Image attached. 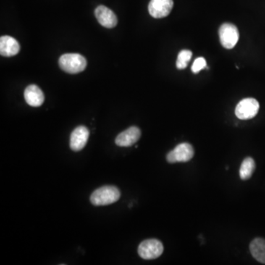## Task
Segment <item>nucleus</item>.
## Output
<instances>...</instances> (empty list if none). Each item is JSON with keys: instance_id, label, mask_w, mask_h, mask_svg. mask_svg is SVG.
<instances>
[{"instance_id": "1", "label": "nucleus", "mask_w": 265, "mask_h": 265, "mask_svg": "<svg viewBox=\"0 0 265 265\" xmlns=\"http://www.w3.org/2000/svg\"><path fill=\"white\" fill-rule=\"evenodd\" d=\"M120 191L114 186H105L92 193L90 200L94 206H107L118 201L120 198Z\"/></svg>"}, {"instance_id": "2", "label": "nucleus", "mask_w": 265, "mask_h": 265, "mask_svg": "<svg viewBox=\"0 0 265 265\" xmlns=\"http://www.w3.org/2000/svg\"><path fill=\"white\" fill-rule=\"evenodd\" d=\"M58 64L61 69L66 73L77 74L85 70L87 61L81 55L77 53H67L61 56Z\"/></svg>"}, {"instance_id": "3", "label": "nucleus", "mask_w": 265, "mask_h": 265, "mask_svg": "<svg viewBox=\"0 0 265 265\" xmlns=\"http://www.w3.org/2000/svg\"><path fill=\"white\" fill-rule=\"evenodd\" d=\"M164 246L159 240L150 239L143 241L138 248V253L144 259H155L162 254Z\"/></svg>"}, {"instance_id": "4", "label": "nucleus", "mask_w": 265, "mask_h": 265, "mask_svg": "<svg viewBox=\"0 0 265 265\" xmlns=\"http://www.w3.org/2000/svg\"><path fill=\"white\" fill-rule=\"evenodd\" d=\"M219 36L221 45L226 49L231 50L237 45L240 38L238 29L235 25L225 23L219 29Z\"/></svg>"}, {"instance_id": "5", "label": "nucleus", "mask_w": 265, "mask_h": 265, "mask_svg": "<svg viewBox=\"0 0 265 265\" xmlns=\"http://www.w3.org/2000/svg\"><path fill=\"white\" fill-rule=\"evenodd\" d=\"M259 103L253 98H245L241 100L235 109V114L242 120L252 119L258 114Z\"/></svg>"}, {"instance_id": "6", "label": "nucleus", "mask_w": 265, "mask_h": 265, "mask_svg": "<svg viewBox=\"0 0 265 265\" xmlns=\"http://www.w3.org/2000/svg\"><path fill=\"white\" fill-rule=\"evenodd\" d=\"M193 147L189 143L179 144L174 150L166 156V160L171 164L177 162H187L194 156Z\"/></svg>"}, {"instance_id": "7", "label": "nucleus", "mask_w": 265, "mask_h": 265, "mask_svg": "<svg viewBox=\"0 0 265 265\" xmlns=\"http://www.w3.org/2000/svg\"><path fill=\"white\" fill-rule=\"evenodd\" d=\"M173 0H150L148 11L156 19L167 17L173 8Z\"/></svg>"}, {"instance_id": "8", "label": "nucleus", "mask_w": 265, "mask_h": 265, "mask_svg": "<svg viewBox=\"0 0 265 265\" xmlns=\"http://www.w3.org/2000/svg\"><path fill=\"white\" fill-rule=\"evenodd\" d=\"M90 137V130L85 126H78L72 131L70 137V148L73 151L83 149Z\"/></svg>"}, {"instance_id": "9", "label": "nucleus", "mask_w": 265, "mask_h": 265, "mask_svg": "<svg viewBox=\"0 0 265 265\" xmlns=\"http://www.w3.org/2000/svg\"><path fill=\"white\" fill-rule=\"evenodd\" d=\"M141 137V130L136 126L129 127L116 137V145L119 147H130L137 143Z\"/></svg>"}, {"instance_id": "10", "label": "nucleus", "mask_w": 265, "mask_h": 265, "mask_svg": "<svg viewBox=\"0 0 265 265\" xmlns=\"http://www.w3.org/2000/svg\"><path fill=\"white\" fill-rule=\"evenodd\" d=\"M95 17L98 22L106 28H113L117 25V17L111 9L104 6H100L95 9Z\"/></svg>"}, {"instance_id": "11", "label": "nucleus", "mask_w": 265, "mask_h": 265, "mask_svg": "<svg viewBox=\"0 0 265 265\" xmlns=\"http://www.w3.org/2000/svg\"><path fill=\"white\" fill-rule=\"evenodd\" d=\"M20 51L19 42L9 35H5L0 38V54L5 57L16 56Z\"/></svg>"}, {"instance_id": "12", "label": "nucleus", "mask_w": 265, "mask_h": 265, "mask_svg": "<svg viewBox=\"0 0 265 265\" xmlns=\"http://www.w3.org/2000/svg\"><path fill=\"white\" fill-rule=\"evenodd\" d=\"M25 99L29 106L39 107L45 102V95L39 87L32 84L26 88Z\"/></svg>"}, {"instance_id": "13", "label": "nucleus", "mask_w": 265, "mask_h": 265, "mask_svg": "<svg viewBox=\"0 0 265 265\" xmlns=\"http://www.w3.org/2000/svg\"><path fill=\"white\" fill-rule=\"evenodd\" d=\"M250 250L252 256L258 262L265 264V240L256 238L252 241L250 245Z\"/></svg>"}, {"instance_id": "14", "label": "nucleus", "mask_w": 265, "mask_h": 265, "mask_svg": "<svg viewBox=\"0 0 265 265\" xmlns=\"http://www.w3.org/2000/svg\"><path fill=\"white\" fill-rule=\"evenodd\" d=\"M256 168L254 160L251 157L245 158L241 164L240 169V176L242 180H248L251 178Z\"/></svg>"}, {"instance_id": "15", "label": "nucleus", "mask_w": 265, "mask_h": 265, "mask_svg": "<svg viewBox=\"0 0 265 265\" xmlns=\"http://www.w3.org/2000/svg\"><path fill=\"white\" fill-rule=\"evenodd\" d=\"M192 51L188 50H184L179 53L178 56L177 61H176V66L179 69H184L188 65L191 58H192Z\"/></svg>"}, {"instance_id": "16", "label": "nucleus", "mask_w": 265, "mask_h": 265, "mask_svg": "<svg viewBox=\"0 0 265 265\" xmlns=\"http://www.w3.org/2000/svg\"><path fill=\"white\" fill-rule=\"evenodd\" d=\"M206 67V61L204 58H198L194 61L193 65L192 66V71L195 74L198 73L199 72Z\"/></svg>"}]
</instances>
